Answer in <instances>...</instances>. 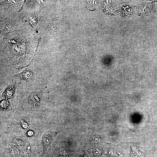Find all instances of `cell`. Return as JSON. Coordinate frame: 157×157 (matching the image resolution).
I'll return each instance as SVG.
<instances>
[{
	"label": "cell",
	"instance_id": "8",
	"mask_svg": "<svg viewBox=\"0 0 157 157\" xmlns=\"http://www.w3.org/2000/svg\"><path fill=\"white\" fill-rule=\"evenodd\" d=\"M9 104L8 101L5 100L2 101L1 103V106L2 108L6 109L8 108Z\"/></svg>",
	"mask_w": 157,
	"mask_h": 157
},
{
	"label": "cell",
	"instance_id": "1",
	"mask_svg": "<svg viewBox=\"0 0 157 157\" xmlns=\"http://www.w3.org/2000/svg\"><path fill=\"white\" fill-rule=\"evenodd\" d=\"M33 41L28 36L19 32L6 38V52L10 61L16 67H26L31 61L35 48Z\"/></svg>",
	"mask_w": 157,
	"mask_h": 157
},
{
	"label": "cell",
	"instance_id": "7",
	"mask_svg": "<svg viewBox=\"0 0 157 157\" xmlns=\"http://www.w3.org/2000/svg\"><path fill=\"white\" fill-rule=\"evenodd\" d=\"M103 154L102 150L99 149H97L95 150L93 152L94 156L96 157H99L101 155Z\"/></svg>",
	"mask_w": 157,
	"mask_h": 157
},
{
	"label": "cell",
	"instance_id": "3",
	"mask_svg": "<svg viewBox=\"0 0 157 157\" xmlns=\"http://www.w3.org/2000/svg\"><path fill=\"white\" fill-rule=\"evenodd\" d=\"M58 133V131H49L44 134L41 140L43 147V153L44 154L45 152L48 147Z\"/></svg>",
	"mask_w": 157,
	"mask_h": 157
},
{
	"label": "cell",
	"instance_id": "9",
	"mask_svg": "<svg viewBox=\"0 0 157 157\" xmlns=\"http://www.w3.org/2000/svg\"><path fill=\"white\" fill-rule=\"evenodd\" d=\"M32 133H33L31 131H29L28 133V135L30 136L31 135Z\"/></svg>",
	"mask_w": 157,
	"mask_h": 157
},
{
	"label": "cell",
	"instance_id": "5",
	"mask_svg": "<svg viewBox=\"0 0 157 157\" xmlns=\"http://www.w3.org/2000/svg\"><path fill=\"white\" fill-rule=\"evenodd\" d=\"M20 78L24 80H28L33 77L32 73L29 71H26L17 75Z\"/></svg>",
	"mask_w": 157,
	"mask_h": 157
},
{
	"label": "cell",
	"instance_id": "4",
	"mask_svg": "<svg viewBox=\"0 0 157 157\" xmlns=\"http://www.w3.org/2000/svg\"><path fill=\"white\" fill-rule=\"evenodd\" d=\"M15 88V85L13 83L10 84L7 87L3 92V95L6 98H10L13 96Z\"/></svg>",
	"mask_w": 157,
	"mask_h": 157
},
{
	"label": "cell",
	"instance_id": "2",
	"mask_svg": "<svg viewBox=\"0 0 157 157\" xmlns=\"http://www.w3.org/2000/svg\"><path fill=\"white\" fill-rule=\"evenodd\" d=\"M22 103L25 110L33 113H40L46 108V98L42 91L38 89L31 91Z\"/></svg>",
	"mask_w": 157,
	"mask_h": 157
},
{
	"label": "cell",
	"instance_id": "6",
	"mask_svg": "<svg viewBox=\"0 0 157 157\" xmlns=\"http://www.w3.org/2000/svg\"><path fill=\"white\" fill-rule=\"evenodd\" d=\"M20 1H13V0H8L5 1L4 3L6 5V6H9V7H10L11 6L10 8H17V6H18L20 7L19 6L20 5Z\"/></svg>",
	"mask_w": 157,
	"mask_h": 157
}]
</instances>
